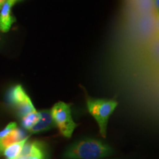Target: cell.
<instances>
[{"label": "cell", "mask_w": 159, "mask_h": 159, "mask_svg": "<svg viewBox=\"0 0 159 159\" xmlns=\"http://www.w3.org/2000/svg\"><path fill=\"white\" fill-rule=\"evenodd\" d=\"M114 154V150L102 140L85 137L75 141L62 154L63 159H102Z\"/></svg>", "instance_id": "1"}, {"label": "cell", "mask_w": 159, "mask_h": 159, "mask_svg": "<svg viewBox=\"0 0 159 159\" xmlns=\"http://www.w3.org/2000/svg\"><path fill=\"white\" fill-rule=\"evenodd\" d=\"M86 105L89 114L94 117L98 124L101 136L105 138L109 118L118 105V102L114 99H96L87 97Z\"/></svg>", "instance_id": "2"}, {"label": "cell", "mask_w": 159, "mask_h": 159, "mask_svg": "<svg viewBox=\"0 0 159 159\" xmlns=\"http://www.w3.org/2000/svg\"><path fill=\"white\" fill-rule=\"evenodd\" d=\"M51 114L55 126L63 137L70 139L78 125L71 116L70 105L64 102H58L51 108Z\"/></svg>", "instance_id": "3"}, {"label": "cell", "mask_w": 159, "mask_h": 159, "mask_svg": "<svg viewBox=\"0 0 159 159\" xmlns=\"http://www.w3.org/2000/svg\"><path fill=\"white\" fill-rule=\"evenodd\" d=\"M7 102L17 111L21 118L36 111L32 100L21 85L12 87L7 94Z\"/></svg>", "instance_id": "4"}, {"label": "cell", "mask_w": 159, "mask_h": 159, "mask_svg": "<svg viewBox=\"0 0 159 159\" xmlns=\"http://www.w3.org/2000/svg\"><path fill=\"white\" fill-rule=\"evenodd\" d=\"M23 0H5L0 9V31L7 33L11 28V26L16 21L15 18L11 14L13 7L17 2Z\"/></svg>", "instance_id": "5"}, {"label": "cell", "mask_w": 159, "mask_h": 159, "mask_svg": "<svg viewBox=\"0 0 159 159\" xmlns=\"http://www.w3.org/2000/svg\"><path fill=\"white\" fill-rule=\"evenodd\" d=\"M41 117L39 120L28 130L31 134H38L40 133L47 132L52 130L55 127V124L52 116L49 109H44L39 111Z\"/></svg>", "instance_id": "6"}, {"label": "cell", "mask_w": 159, "mask_h": 159, "mask_svg": "<svg viewBox=\"0 0 159 159\" xmlns=\"http://www.w3.org/2000/svg\"><path fill=\"white\" fill-rule=\"evenodd\" d=\"M28 137L29 136L27 135V133L22 129L18 128L14 129L8 135L0 139V153L2 154L5 149L11 144L23 140L26 138H28Z\"/></svg>", "instance_id": "7"}, {"label": "cell", "mask_w": 159, "mask_h": 159, "mask_svg": "<svg viewBox=\"0 0 159 159\" xmlns=\"http://www.w3.org/2000/svg\"><path fill=\"white\" fill-rule=\"evenodd\" d=\"M28 138H26L23 140L19 141V142L13 143L7 148H6L2 152L6 159H15L18 156H19L23 146L25 145V142L28 140Z\"/></svg>", "instance_id": "8"}, {"label": "cell", "mask_w": 159, "mask_h": 159, "mask_svg": "<svg viewBox=\"0 0 159 159\" xmlns=\"http://www.w3.org/2000/svg\"><path fill=\"white\" fill-rule=\"evenodd\" d=\"M30 159H46V150L43 142L39 141L32 142Z\"/></svg>", "instance_id": "9"}, {"label": "cell", "mask_w": 159, "mask_h": 159, "mask_svg": "<svg viewBox=\"0 0 159 159\" xmlns=\"http://www.w3.org/2000/svg\"><path fill=\"white\" fill-rule=\"evenodd\" d=\"M41 114L39 111H33L21 118V125L26 130H29L39 120Z\"/></svg>", "instance_id": "10"}, {"label": "cell", "mask_w": 159, "mask_h": 159, "mask_svg": "<svg viewBox=\"0 0 159 159\" xmlns=\"http://www.w3.org/2000/svg\"><path fill=\"white\" fill-rule=\"evenodd\" d=\"M16 128H17V124L16 122L9 123V124L7 125L2 130L0 131V139L3 138V137L6 136L7 135H8L10 133L12 132V131Z\"/></svg>", "instance_id": "11"}, {"label": "cell", "mask_w": 159, "mask_h": 159, "mask_svg": "<svg viewBox=\"0 0 159 159\" xmlns=\"http://www.w3.org/2000/svg\"><path fill=\"white\" fill-rule=\"evenodd\" d=\"M158 3H159L158 0H153L155 10H156L157 13H158V9H159V4Z\"/></svg>", "instance_id": "12"}, {"label": "cell", "mask_w": 159, "mask_h": 159, "mask_svg": "<svg viewBox=\"0 0 159 159\" xmlns=\"http://www.w3.org/2000/svg\"><path fill=\"white\" fill-rule=\"evenodd\" d=\"M15 159H30V156H21V155H20Z\"/></svg>", "instance_id": "13"}, {"label": "cell", "mask_w": 159, "mask_h": 159, "mask_svg": "<svg viewBox=\"0 0 159 159\" xmlns=\"http://www.w3.org/2000/svg\"><path fill=\"white\" fill-rule=\"evenodd\" d=\"M5 2V0H0V9H1L2 6V5L4 4V2Z\"/></svg>", "instance_id": "14"}, {"label": "cell", "mask_w": 159, "mask_h": 159, "mask_svg": "<svg viewBox=\"0 0 159 159\" xmlns=\"http://www.w3.org/2000/svg\"><path fill=\"white\" fill-rule=\"evenodd\" d=\"M102 159H105V158H102ZM111 159H116V158H111Z\"/></svg>", "instance_id": "15"}]
</instances>
